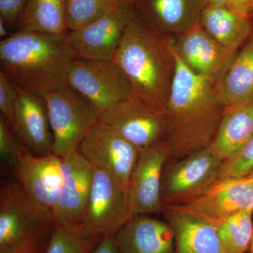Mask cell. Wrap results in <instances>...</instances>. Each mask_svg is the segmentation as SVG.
<instances>
[{
  "instance_id": "1",
  "label": "cell",
  "mask_w": 253,
  "mask_h": 253,
  "mask_svg": "<svg viewBox=\"0 0 253 253\" xmlns=\"http://www.w3.org/2000/svg\"><path fill=\"white\" fill-rule=\"evenodd\" d=\"M175 55V75L164 111L167 162L208 148L226 108L214 83L191 71Z\"/></svg>"
},
{
  "instance_id": "2",
  "label": "cell",
  "mask_w": 253,
  "mask_h": 253,
  "mask_svg": "<svg viewBox=\"0 0 253 253\" xmlns=\"http://www.w3.org/2000/svg\"><path fill=\"white\" fill-rule=\"evenodd\" d=\"M113 61L130 81L133 96L164 113L176 71L172 37L151 29L132 14Z\"/></svg>"
},
{
  "instance_id": "3",
  "label": "cell",
  "mask_w": 253,
  "mask_h": 253,
  "mask_svg": "<svg viewBox=\"0 0 253 253\" xmlns=\"http://www.w3.org/2000/svg\"><path fill=\"white\" fill-rule=\"evenodd\" d=\"M76 59L68 33L20 30L0 42L1 71L18 87L38 95L66 85Z\"/></svg>"
},
{
  "instance_id": "4",
  "label": "cell",
  "mask_w": 253,
  "mask_h": 253,
  "mask_svg": "<svg viewBox=\"0 0 253 253\" xmlns=\"http://www.w3.org/2000/svg\"><path fill=\"white\" fill-rule=\"evenodd\" d=\"M52 214L36 202L16 180L0 189V253L33 242L49 241Z\"/></svg>"
},
{
  "instance_id": "5",
  "label": "cell",
  "mask_w": 253,
  "mask_h": 253,
  "mask_svg": "<svg viewBox=\"0 0 253 253\" xmlns=\"http://www.w3.org/2000/svg\"><path fill=\"white\" fill-rule=\"evenodd\" d=\"M41 96L47 106L54 138L53 153L62 158L78 149L100 121L101 112L68 84Z\"/></svg>"
},
{
  "instance_id": "6",
  "label": "cell",
  "mask_w": 253,
  "mask_h": 253,
  "mask_svg": "<svg viewBox=\"0 0 253 253\" xmlns=\"http://www.w3.org/2000/svg\"><path fill=\"white\" fill-rule=\"evenodd\" d=\"M221 163L208 148L166 163L161 185L163 206H186L204 196L218 180Z\"/></svg>"
},
{
  "instance_id": "7",
  "label": "cell",
  "mask_w": 253,
  "mask_h": 253,
  "mask_svg": "<svg viewBox=\"0 0 253 253\" xmlns=\"http://www.w3.org/2000/svg\"><path fill=\"white\" fill-rule=\"evenodd\" d=\"M67 82L101 113L133 95L130 81L113 60L76 58L68 69Z\"/></svg>"
},
{
  "instance_id": "8",
  "label": "cell",
  "mask_w": 253,
  "mask_h": 253,
  "mask_svg": "<svg viewBox=\"0 0 253 253\" xmlns=\"http://www.w3.org/2000/svg\"><path fill=\"white\" fill-rule=\"evenodd\" d=\"M94 168L107 172L127 191L140 150L99 121L78 149Z\"/></svg>"
},
{
  "instance_id": "9",
  "label": "cell",
  "mask_w": 253,
  "mask_h": 253,
  "mask_svg": "<svg viewBox=\"0 0 253 253\" xmlns=\"http://www.w3.org/2000/svg\"><path fill=\"white\" fill-rule=\"evenodd\" d=\"M127 220V191L107 172L94 168L90 195L79 231L85 235L113 236Z\"/></svg>"
},
{
  "instance_id": "10",
  "label": "cell",
  "mask_w": 253,
  "mask_h": 253,
  "mask_svg": "<svg viewBox=\"0 0 253 253\" xmlns=\"http://www.w3.org/2000/svg\"><path fill=\"white\" fill-rule=\"evenodd\" d=\"M168 159L163 139L141 150L127 190L128 220L141 214H162L161 185Z\"/></svg>"
},
{
  "instance_id": "11",
  "label": "cell",
  "mask_w": 253,
  "mask_h": 253,
  "mask_svg": "<svg viewBox=\"0 0 253 253\" xmlns=\"http://www.w3.org/2000/svg\"><path fill=\"white\" fill-rule=\"evenodd\" d=\"M94 168L73 150L62 157V184L52 211L54 222L79 231L90 195Z\"/></svg>"
},
{
  "instance_id": "12",
  "label": "cell",
  "mask_w": 253,
  "mask_h": 253,
  "mask_svg": "<svg viewBox=\"0 0 253 253\" xmlns=\"http://www.w3.org/2000/svg\"><path fill=\"white\" fill-rule=\"evenodd\" d=\"M100 121L140 151L164 137V113L133 95L101 113Z\"/></svg>"
},
{
  "instance_id": "13",
  "label": "cell",
  "mask_w": 253,
  "mask_h": 253,
  "mask_svg": "<svg viewBox=\"0 0 253 253\" xmlns=\"http://www.w3.org/2000/svg\"><path fill=\"white\" fill-rule=\"evenodd\" d=\"M131 15V9L116 7L90 24L68 32L76 58L113 60Z\"/></svg>"
},
{
  "instance_id": "14",
  "label": "cell",
  "mask_w": 253,
  "mask_h": 253,
  "mask_svg": "<svg viewBox=\"0 0 253 253\" xmlns=\"http://www.w3.org/2000/svg\"><path fill=\"white\" fill-rule=\"evenodd\" d=\"M202 0H133L132 14L148 27L175 36L200 25Z\"/></svg>"
},
{
  "instance_id": "15",
  "label": "cell",
  "mask_w": 253,
  "mask_h": 253,
  "mask_svg": "<svg viewBox=\"0 0 253 253\" xmlns=\"http://www.w3.org/2000/svg\"><path fill=\"white\" fill-rule=\"evenodd\" d=\"M12 172L32 199L52 214L62 184V158L54 153L39 157L27 152Z\"/></svg>"
},
{
  "instance_id": "16",
  "label": "cell",
  "mask_w": 253,
  "mask_h": 253,
  "mask_svg": "<svg viewBox=\"0 0 253 253\" xmlns=\"http://www.w3.org/2000/svg\"><path fill=\"white\" fill-rule=\"evenodd\" d=\"M162 214L172 228L175 253H224L212 221L186 206H163Z\"/></svg>"
},
{
  "instance_id": "17",
  "label": "cell",
  "mask_w": 253,
  "mask_h": 253,
  "mask_svg": "<svg viewBox=\"0 0 253 253\" xmlns=\"http://www.w3.org/2000/svg\"><path fill=\"white\" fill-rule=\"evenodd\" d=\"M172 44L186 67L213 83L234 53L213 39L201 25L173 36Z\"/></svg>"
},
{
  "instance_id": "18",
  "label": "cell",
  "mask_w": 253,
  "mask_h": 253,
  "mask_svg": "<svg viewBox=\"0 0 253 253\" xmlns=\"http://www.w3.org/2000/svg\"><path fill=\"white\" fill-rule=\"evenodd\" d=\"M15 105V131L20 140L36 156L53 153L52 130L47 106L41 96L18 87Z\"/></svg>"
},
{
  "instance_id": "19",
  "label": "cell",
  "mask_w": 253,
  "mask_h": 253,
  "mask_svg": "<svg viewBox=\"0 0 253 253\" xmlns=\"http://www.w3.org/2000/svg\"><path fill=\"white\" fill-rule=\"evenodd\" d=\"M186 207L217 224L253 208V181L249 176L218 179L204 196Z\"/></svg>"
},
{
  "instance_id": "20",
  "label": "cell",
  "mask_w": 253,
  "mask_h": 253,
  "mask_svg": "<svg viewBox=\"0 0 253 253\" xmlns=\"http://www.w3.org/2000/svg\"><path fill=\"white\" fill-rule=\"evenodd\" d=\"M113 236L120 253H175L172 228L150 214L131 217Z\"/></svg>"
},
{
  "instance_id": "21",
  "label": "cell",
  "mask_w": 253,
  "mask_h": 253,
  "mask_svg": "<svg viewBox=\"0 0 253 253\" xmlns=\"http://www.w3.org/2000/svg\"><path fill=\"white\" fill-rule=\"evenodd\" d=\"M214 85L226 106L253 100V33L231 56Z\"/></svg>"
},
{
  "instance_id": "22",
  "label": "cell",
  "mask_w": 253,
  "mask_h": 253,
  "mask_svg": "<svg viewBox=\"0 0 253 253\" xmlns=\"http://www.w3.org/2000/svg\"><path fill=\"white\" fill-rule=\"evenodd\" d=\"M253 136V100L226 106L208 149L218 159L234 157Z\"/></svg>"
},
{
  "instance_id": "23",
  "label": "cell",
  "mask_w": 253,
  "mask_h": 253,
  "mask_svg": "<svg viewBox=\"0 0 253 253\" xmlns=\"http://www.w3.org/2000/svg\"><path fill=\"white\" fill-rule=\"evenodd\" d=\"M200 25L226 49L235 52L253 33V21L226 6H204Z\"/></svg>"
},
{
  "instance_id": "24",
  "label": "cell",
  "mask_w": 253,
  "mask_h": 253,
  "mask_svg": "<svg viewBox=\"0 0 253 253\" xmlns=\"http://www.w3.org/2000/svg\"><path fill=\"white\" fill-rule=\"evenodd\" d=\"M66 0H28L18 18V31L63 34L68 33Z\"/></svg>"
},
{
  "instance_id": "25",
  "label": "cell",
  "mask_w": 253,
  "mask_h": 253,
  "mask_svg": "<svg viewBox=\"0 0 253 253\" xmlns=\"http://www.w3.org/2000/svg\"><path fill=\"white\" fill-rule=\"evenodd\" d=\"M253 208L245 210L216 224L224 253H245L253 236Z\"/></svg>"
},
{
  "instance_id": "26",
  "label": "cell",
  "mask_w": 253,
  "mask_h": 253,
  "mask_svg": "<svg viewBox=\"0 0 253 253\" xmlns=\"http://www.w3.org/2000/svg\"><path fill=\"white\" fill-rule=\"evenodd\" d=\"M103 237L85 235L54 222L46 253H90Z\"/></svg>"
},
{
  "instance_id": "27",
  "label": "cell",
  "mask_w": 253,
  "mask_h": 253,
  "mask_svg": "<svg viewBox=\"0 0 253 253\" xmlns=\"http://www.w3.org/2000/svg\"><path fill=\"white\" fill-rule=\"evenodd\" d=\"M116 8L110 0H66L68 32L90 24Z\"/></svg>"
},
{
  "instance_id": "28",
  "label": "cell",
  "mask_w": 253,
  "mask_h": 253,
  "mask_svg": "<svg viewBox=\"0 0 253 253\" xmlns=\"http://www.w3.org/2000/svg\"><path fill=\"white\" fill-rule=\"evenodd\" d=\"M30 152L20 140L14 128L0 115V158L4 167L11 171L18 161Z\"/></svg>"
},
{
  "instance_id": "29",
  "label": "cell",
  "mask_w": 253,
  "mask_h": 253,
  "mask_svg": "<svg viewBox=\"0 0 253 253\" xmlns=\"http://www.w3.org/2000/svg\"><path fill=\"white\" fill-rule=\"evenodd\" d=\"M253 170V136L234 157L221 163L218 179L246 177Z\"/></svg>"
},
{
  "instance_id": "30",
  "label": "cell",
  "mask_w": 253,
  "mask_h": 253,
  "mask_svg": "<svg viewBox=\"0 0 253 253\" xmlns=\"http://www.w3.org/2000/svg\"><path fill=\"white\" fill-rule=\"evenodd\" d=\"M18 96L17 86L0 71V111L15 130V105Z\"/></svg>"
},
{
  "instance_id": "31",
  "label": "cell",
  "mask_w": 253,
  "mask_h": 253,
  "mask_svg": "<svg viewBox=\"0 0 253 253\" xmlns=\"http://www.w3.org/2000/svg\"><path fill=\"white\" fill-rule=\"evenodd\" d=\"M28 0H0V18L8 28L16 26Z\"/></svg>"
},
{
  "instance_id": "32",
  "label": "cell",
  "mask_w": 253,
  "mask_h": 253,
  "mask_svg": "<svg viewBox=\"0 0 253 253\" xmlns=\"http://www.w3.org/2000/svg\"><path fill=\"white\" fill-rule=\"evenodd\" d=\"M226 7L236 14L251 18L253 12V0H228Z\"/></svg>"
},
{
  "instance_id": "33",
  "label": "cell",
  "mask_w": 253,
  "mask_h": 253,
  "mask_svg": "<svg viewBox=\"0 0 253 253\" xmlns=\"http://www.w3.org/2000/svg\"><path fill=\"white\" fill-rule=\"evenodd\" d=\"M49 243V241L28 243L0 253H46Z\"/></svg>"
},
{
  "instance_id": "34",
  "label": "cell",
  "mask_w": 253,
  "mask_h": 253,
  "mask_svg": "<svg viewBox=\"0 0 253 253\" xmlns=\"http://www.w3.org/2000/svg\"><path fill=\"white\" fill-rule=\"evenodd\" d=\"M90 253H120L113 236H105Z\"/></svg>"
},
{
  "instance_id": "35",
  "label": "cell",
  "mask_w": 253,
  "mask_h": 253,
  "mask_svg": "<svg viewBox=\"0 0 253 253\" xmlns=\"http://www.w3.org/2000/svg\"><path fill=\"white\" fill-rule=\"evenodd\" d=\"M116 7L131 9L133 0H110Z\"/></svg>"
},
{
  "instance_id": "36",
  "label": "cell",
  "mask_w": 253,
  "mask_h": 253,
  "mask_svg": "<svg viewBox=\"0 0 253 253\" xmlns=\"http://www.w3.org/2000/svg\"><path fill=\"white\" fill-rule=\"evenodd\" d=\"M204 6H226L228 0H202Z\"/></svg>"
},
{
  "instance_id": "37",
  "label": "cell",
  "mask_w": 253,
  "mask_h": 253,
  "mask_svg": "<svg viewBox=\"0 0 253 253\" xmlns=\"http://www.w3.org/2000/svg\"><path fill=\"white\" fill-rule=\"evenodd\" d=\"M8 28H9L6 26V23L0 18V37H1V40L5 39L11 36L7 31Z\"/></svg>"
},
{
  "instance_id": "38",
  "label": "cell",
  "mask_w": 253,
  "mask_h": 253,
  "mask_svg": "<svg viewBox=\"0 0 253 253\" xmlns=\"http://www.w3.org/2000/svg\"><path fill=\"white\" fill-rule=\"evenodd\" d=\"M251 253H253V238H252V241H251Z\"/></svg>"
},
{
  "instance_id": "39",
  "label": "cell",
  "mask_w": 253,
  "mask_h": 253,
  "mask_svg": "<svg viewBox=\"0 0 253 253\" xmlns=\"http://www.w3.org/2000/svg\"><path fill=\"white\" fill-rule=\"evenodd\" d=\"M247 176H249V177L250 178V179H252V180L253 181V170L252 171V172H251V173H250V174H249V175H248Z\"/></svg>"
},
{
  "instance_id": "40",
  "label": "cell",
  "mask_w": 253,
  "mask_h": 253,
  "mask_svg": "<svg viewBox=\"0 0 253 253\" xmlns=\"http://www.w3.org/2000/svg\"><path fill=\"white\" fill-rule=\"evenodd\" d=\"M251 19H252V21H253V12L252 15H251Z\"/></svg>"
}]
</instances>
